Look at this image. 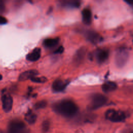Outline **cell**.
<instances>
[{
  "label": "cell",
  "mask_w": 133,
  "mask_h": 133,
  "mask_svg": "<svg viewBox=\"0 0 133 133\" xmlns=\"http://www.w3.org/2000/svg\"><path fill=\"white\" fill-rule=\"evenodd\" d=\"M54 111L67 118L74 116L78 111V107L77 104L70 99H63L55 103L52 105Z\"/></svg>",
  "instance_id": "obj_1"
},
{
  "label": "cell",
  "mask_w": 133,
  "mask_h": 133,
  "mask_svg": "<svg viewBox=\"0 0 133 133\" xmlns=\"http://www.w3.org/2000/svg\"><path fill=\"white\" fill-rule=\"evenodd\" d=\"M6 133H29V129L23 121L15 119L9 123Z\"/></svg>",
  "instance_id": "obj_2"
},
{
  "label": "cell",
  "mask_w": 133,
  "mask_h": 133,
  "mask_svg": "<svg viewBox=\"0 0 133 133\" xmlns=\"http://www.w3.org/2000/svg\"><path fill=\"white\" fill-rule=\"evenodd\" d=\"M106 119L114 123L124 122L126 118V115L123 111L114 109H109L105 113Z\"/></svg>",
  "instance_id": "obj_3"
},
{
  "label": "cell",
  "mask_w": 133,
  "mask_h": 133,
  "mask_svg": "<svg viewBox=\"0 0 133 133\" xmlns=\"http://www.w3.org/2000/svg\"><path fill=\"white\" fill-rule=\"evenodd\" d=\"M129 53L126 48L120 47L116 50L115 55V63L118 68L125 66L128 60Z\"/></svg>",
  "instance_id": "obj_4"
},
{
  "label": "cell",
  "mask_w": 133,
  "mask_h": 133,
  "mask_svg": "<svg viewBox=\"0 0 133 133\" xmlns=\"http://www.w3.org/2000/svg\"><path fill=\"white\" fill-rule=\"evenodd\" d=\"M108 100V98L101 94H95L91 97V101L88 109L90 110L98 109L105 105Z\"/></svg>",
  "instance_id": "obj_5"
},
{
  "label": "cell",
  "mask_w": 133,
  "mask_h": 133,
  "mask_svg": "<svg viewBox=\"0 0 133 133\" xmlns=\"http://www.w3.org/2000/svg\"><path fill=\"white\" fill-rule=\"evenodd\" d=\"M84 35L89 42L94 44H97L103 40V37L100 34L92 30L85 31L84 32Z\"/></svg>",
  "instance_id": "obj_6"
},
{
  "label": "cell",
  "mask_w": 133,
  "mask_h": 133,
  "mask_svg": "<svg viewBox=\"0 0 133 133\" xmlns=\"http://www.w3.org/2000/svg\"><path fill=\"white\" fill-rule=\"evenodd\" d=\"M2 108L6 113L10 112L12 107L13 100L12 97L8 94H4L2 97Z\"/></svg>",
  "instance_id": "obj_7"
},
{
  "label": "cell",
  "mask_w": 133,
  "mask_h": 133,
  "mask_svg": "<svg viewBox=\"0 0 133 133\" xmlns=\"http://www.w3.org/2000/svg\"><path fill=\"white\" fill-rule=\"evenodd\" d=\"M69 84V81L61 79H56L52 84V89L54 92H61L64 90Z\"/></svg>",
  "instance_id": "obj_8"
},
{
  "label": "cell",
  "mask_w": 133,
  "mask_h": 133,
  "mask_svg": "<svg viewBox=\"0 0 133 133\" xmlns=\"http://www.w3.org/2000/svg\"><path fill=\"white\" fill-rule=\"evenodd\" d=\"M109 56V50L106 49H99L97 50L95 53L96 60L99 63L105 62L108 60Z\"/></svg>",
  "instance_id": "obj_9"
},
{
  "label": "cell",
  "mask_w": 133,
  "mask_h": 133,
  "mask_svg": "<svg viewBox=\"0 0 133 133\" xmlns=\"http://www.w3.org/2000/svg\"><path fill=\"white\" fill-rule=\"evenodd\" d=\"M38 74V72L36 70H31L26 71L22 73L19 77V81H24L28 79H31L32 78L36 76Z\"/></svg>",
  "instance_id": "obj_10"
},
{
  "label": "cell",
  "mask_w": 133,
  "mask_h": 133,
  "mask_svg": "<svg viewBox=\"0 0 133 133\" xmlns=\"http://www.w3.org/2000/svg\"><path fill=\"white\" fill-rule=\"evenodd\" d=\"M41 56V49L40 48L37 47L34 48L31 52L29 53L26 58L28 61L31 62H35L38 60Z\"/></svg>",
  "instance_id": "obj_11"
},
{
  "label": "cell",
  "mask_w": 133,
  "mask_h": 133,
  "mask_svg": "<svg viewBox=\"0 0 133 133\" xmlns=\"http://www.w3.org/2000/svg\"><path fill=\"white\" fill-rule=\"evenodd\" d=\"M86 52V48L85 47H82L77 50L73 58V61L75 63L78 64L83 61L85 57Z\"/></svg>",
  "instance_id": "obj_12"
},
{
  "label": "cell",
  "mask_w": 133,
  "mask_h": 133,
  "mask_svg": "<svg viewBox=\"0 0 133 133\" xmlns=\"http://www.w3.org/2000/svg\"><path fill=\"white\" fill-rule=\"evenodd\" d=\"M82 21L85 24L89 25L91 23L92 14L91 10L89 8H85L82 11Z\"/></svg>",
  "instance_id": "obj_13"
},
{
  "label": "cell",
  "mask_w": 133,
  "mask_h": 133,
  "mask_svg": "<svg viewBox=\"0 0 133 133\" xmlns=\"http://www.w3.org/2000/svg\"><path fill=\"white\" fill-rule=\"evenodd\" d=\"M117 88V85L115 83L112 81L105 82L102 85V90L105 93L114 91Z\"/></svg>",
  "instance_id": "obj_14"
},
{
  "label": "cell",
  "mask_w": 133,
  "mask_h": 133,
  "mask_svg": "<svg viewBox=\"0 0 133 133\" xmlns=\"http://www.w3.org/2000/svg\"><path fill=\"white\" fill-rule=\"evenodd\" d=\"M59 42V38H48L44 40L43 44L46 48H52L56 46Z\"/></svg>",
  "instance_id": "obj_15"
},
{
  "label": "cell",
  "mask_w": 133,
  "mask_h": 133,
  "mask_svg": "<svg viewBox=\"0 0 133 133\" xmlns=\"http://www.w3.org/2000/svg\"><path fill=\"white\" fill-rule=\"evenodd\" d=\"M25 121L30 125L34 124L37 119V115L33 113L32 110H29L25 114L24 116Z\"/></svg>",
  "instance_id": "obj_16"
},
{
  "label": "cell",
  "mask_w": 133,
  "mask_h": 133,
  "mask_svg": "<svg viewBox=\"0 0 133 133\" xmlns=\"http://www.w3.org/2000/svg\"><path fill=\"white\" fill-rule=\"evenodd\" d=\"M61 5L69 8H78L80 6V2L78 1H63L61 2Z\"/></svg>",
  "instance_id": "obj_17"
},
{
  "label": "cell",
  "mask_w": 133,
  "mask_h": 133,
  "mask_svg": "<svg viewBox=\"0 0 133 133\" xmlns=\"http://www.w3.org/2000/svg\"><path fill=\"white\" fill-rule=\"evenodd\" d=\"M47 102L45 100H41L36 102L34 104V108L36 110H39V109H42L45 108L47 106Z\"/></svg>",
  "instance_id": "obj_18"
},
{
  "label": "cell",
  "mask_w": 133,
  "mask_h": 133,
  "mask_svg": "<svg viewBox=\"0 0 133 133\" xmlns=\"http://www.w3.org/2000/svg\"><path fill=\"white\" fill-rule=\"evenodd\" d=\"M31 81L33 82L34 83H44L47 82V79L46 77L44 76H41V77H37V76H35L31 79Z\"/></svg>",
  "instance_id": "obj_19"
},
{
  "label": "cell",
  "mask_w": 133,
  "mask_h": 133,
  "mask_svg": "<svg viewBox=\"0 0 133 133\" xmlns=\"http://www.w3.org/2000/svg\"><path fill=\"white\" fill-rule=\"evenodd\" d=\"M50 122L48 120H45L42 124V130L44 132H47L50 128Z\"/></svg>",
  "instance_id": "obj_20"
},
{
  "label": "cell",
  "mask_w": 133,
  "mask_h": 133,
  "mask_svg": "<svg viewBox=\"0 0 133 133\" xmlns=\"http://www.w3.org/2000/svg\"><path fill=\"white\" fill-rule=\"evenodd\" d=\"M63 51H64V47L62 46H60L57 49H56L55 50V51H54V54H60L63 53Z\"/></svg>",
  "instance_id": "obj_21"
},
{
  "label": "cell",
  "mask_w": 133,
  "mask_h": 133,
  "mask_svg": "<svg viewBox=\"0 0 133 133\" xmlns=\"http://www.w3.org/2000/svg\"><path fill=\"white\" fill-rule=\"evenodd\" d=\"M7 23V20L4 17L0 15V25L5 24Z\"/></svg>",
  "instance_id": "obj_22"
},
{
  "label": "cell",
  "mask_w": 133,
  "mask_h": 133,
  "mask_svg": "<svg viewBox=\"0 0 133 133\" xmlns=\"http://www.w3.org/2000/svg\"><path fill=\"white\" fill-rule=\"evenodd\" d=\"M5 10V6L4 2L0 0V13H3Z\"/></svg>",
  "instance_id": "obj_23"
},
{
  "label": "cell",
  "mask_w": 133,
  "mask_h": 133,
  "mask_svg": "<svg viewBox=\"0 0 133 133\" xmlns=\"http://www.w3.org/2000/svg\"><path fill=\"white\" fill-rule=\"evenodd\" d=\"M125 2L129 5L133 6V1L132 0H129V1H125Z\"/></svg>",
  "instance_id": "obj_24"
},
{
  "label": "cell",
  "mask_w": 133,
  "mask_h": 133,
  "mask_svg": "<svg viewBox=\"0 0 133 133\" xmlns=\"http://www.w3.org/2000/svg\"><path fill=\"white\" fill-rule=\"evenodd\" d=\"M0 133H6V132H4L3 130H0Z\"/></svg>",
  "instance_id": "obj_25"
},
{
  "label": "cell",
  "mask_w": 133,
  "mask_h": 133,
  "mask_svg": "<svg viewBox=\"0 0 133 133\" xmlns=\"http://www.w3.org/2000/svg\"><path fill=\"white\" fill-rule=\"evenodd\" d=\"M2 79V76L1 74H0V81H1Z\"/></svg>",
  "instance_id": "obj_26"
},
{
  "label": "cell",
  "mask_w": 133,
  "mask_h": 133,
  "mask_svg": "<svg viewBox=\"0 0 133 133\" xmlns=\"http://www.w3.org/2000/svg\"><path fill=\"white\" fill-rule=\"evenodd\" d=\"M131 133H132V132H131Z\"/></svg>",
  "instance_id": "obj_27"
}]
</instances>
